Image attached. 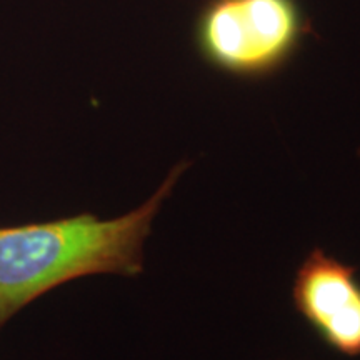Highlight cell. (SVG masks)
<instances>
[{
    "label": "cell",
    "instance_id": "3957f363",
    "mask_svg": "<svg viewBox=\"0 0 360 360\" xmlns=\"http://www.w3.org/2000/svg\"><path fill=\"white\" fill-rule=\"evenodd\" d=\"M292 299L297 312L328 349L345 357H360L357 269L314 249L297 270Z\"/></svg>",
    "mask_w": 360,
    "mask_h": 360
},
{
    "label": "cell",
    "instance_id": "277c9868",
    "mask_svg": "<svg viewBox=\"0 0 360 360\" xmlns=\"http://www.w3.org/2000/svg\"><path fill=\"white\" fill-rule=\"evenodd\" d=\"M359 155H360V147H359Z\"/></svg>",
    "mask_w": 360,
    "mask_h": 360
},
{
    "label": "cell",
    "instance_id": "7a4b0ae2",
    "mask_svg": "<svg viewBox=\"0 0 360 360\" xmlns=\"http://www.w3.org/2000/svg\"><path fill=\"white\" fill-rule=\"evenodd\" d=\"M302 35L295 0H212L197 25L209 64L238 77H262L289 60Z\"/></svg>",
    "mask_w": 360,
    "mask_h": 360
},
{
    "label": "cell",
    "instance_id": "6da1fadb",
    "mask_svg": "<svg viewBox=\"0 0 360 360\" xmlns=\"http://www.w3.org/2000/svg\"><path fill=\"white\" fill-rule=\"evenodd\" d=\"M187 167V162L174 165L146 202L119 217L82 212L0 225V332L27 305L64 283L89 276L142 274L152 225Z\"/></svg>",
    "mask_w": 360,
    "mask_h": 360
}]
</instances>
